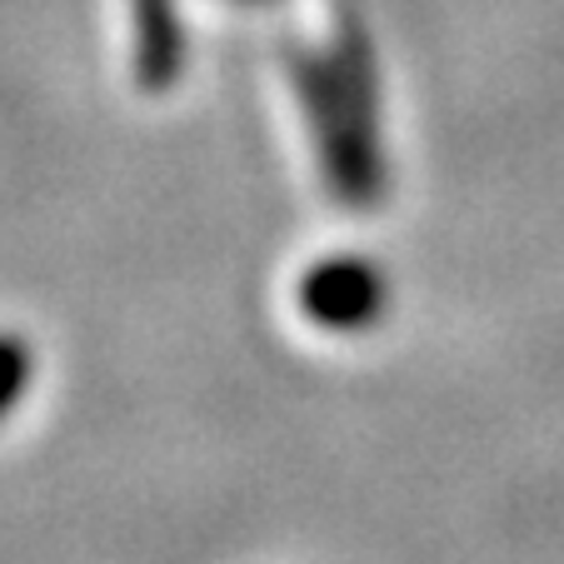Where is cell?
I'll list each match as a JSON object with an SVG mask.
<instances>
[{
	"label": "cell",
	"mask_w": 564,
	"mask_h": 564,
	"mask_svg": "<svg viewBox=\"0 0 564 564\" xmlns=\"http://www.w3.org/2000/svg\"><path fill=\"white\" fill-rule=\"evenodd\" d=\"M380 290L384 285L375 280L370 265H360V260H330V265H319L305 280L300 300H305L310 319L335 325V330H355V325H365L380 310Z\"/></svg>",
	"instance_id": "1"
},
{
	"label": "cell",
	"mask_w": 564,
	"mask_h": 564,
	"mask_svg": "<svg viewBox=\"0 0 564 564\" xmlns=\"http://www.w3.org/2000/svg\"><path fill=\"white\" fill-rule=\"evenodd\" d=\"M25 380H31V355H25V345L0 340V415L25 394Z\"/></svg>",
	"instance_id": "2"
}]
</instances>
